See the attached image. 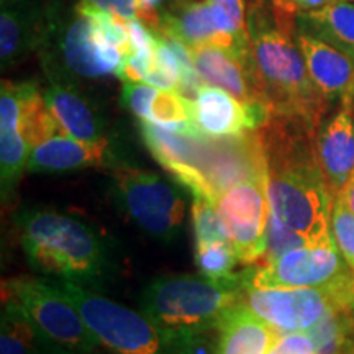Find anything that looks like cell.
<instances>
[{
    "label": "cell",
    "instance_id": "cell-25",
    "mask_svg": "<svg viewBox=\"0 0 354 354\" xmlns=\"http://www.w3.org/2000/svg\"><path fill=\"white\" fill-rule=\"evenodd\" d=\"M30 26L20 10L3 8L0 15V56L3 68L19 61L30 48Z\"/></svg>",
    "mask_w": 354,
    "mask_h": 354
},
{
    "label": "cell",
    "instance_id": "cell-5",
    "mask_svg": "<svg viewBox=\"0 0 354 354\" xmlns=\"http://www.w3.org/2000/svg\"><path fill=\"white\" fill-rule=\"evenodd\" d=\"M55 281L76 305L100 346L112 354H189L196 335L169 333L143 312L113 302L86 286L66 279Z\"/></svg>",
    "mask_w": 354,
    "mask_h": 354
},
{
    "label": "cell",
    "instance_id": "cell-38",
    "mask_svg": "<svg viewBox=\"0 0 354 354\" xmlns=\"http://www.w3.org/2000/svg\"><path fill=\"white\" fill-rule=\"evenodd\" d=\"M343 354H354V328L351 330V333L348 335L346 343H344Z\"/></svg>",
    "mask_w": 354,
    "mask_h": 354
},
{
    "label": "cell",
    "instance_id": "cell-2",
    "mask_svg": "<svg viewBox=\"0 0 354 354\" xmlns=\"http://www.w3.org/2000/svg\"><path fill=\"white\" fill-rule=\"evenodd\" d=\"M246 28L251 69L269 113L318 131L330 102L310 77L295 41L292 13L254 0L248 12Z\"/></svg>",
    "mask_w": 354,
    "mask_h": 354
},
{
    "label": "cell",
    "instance_id": "cell-14",
    "mask_svg": "<svg viewBox=\"0 0 354 354\" xmlns=\"http://www.w3.org/2000/svg\"><path fill=\"white\" fill-rule=\"evenodd\" d=\"M190 56L205 84L223 88L248 104H264L251 69L250 55H240L218 44H202L192 48Z\"/></svg>",
    "mask_w": 354,
    "mask_h": 354
},
{
    "label": "cell",
    "instance_id": "cell-29",
    "mask_svg": "<svg viewBox=\"0 0 354 354\" xmlns=\"http://www.w3.org/2000/svg\"><path fill=\"white\" fill-rule=\"evenodd\" d=\"M192 225L196 243L227 240L216 215L215 203L205 196H192Z\"/></svg>",
    "mask_w": 354,
    "mask_h": 354
},
{
    "label": "cell",
    "instance_id": "cell-15",
    "mask_svg": "<svg viewBox=\"0 0 354 354\" xmlns=\"http://www.w3.org/2000/svg\"><path fill=\"white\" fill-rule=\"evenodd\" d=\"M318 165L331 197H336L354 172V115L351 105H342L315 136Z\"/></svg>",
    "mask_w": 354,
    "mask_h": 354
},
{
    "label": "cell",
    "instance_id": "cell-21",
    "mask_svg": "<svg viewBox=\"0 0 354 354\" xmlns=\"http://www.w3.org/2000/svg\"><path fill=\"white\" fill-rule=\"evenodd\" d=\"M299 28L317 35L354 59V3L336 0L318 10L294 15Z\"/></svg>",
    "mask_w": 354,
    "mask_h": 354
},
{
    "label": "cell",
    "instance_id": "cell-7",
    "mask_svg": "<svg viewBox=\"0 0 354 354\" xmlns=\"http://www.w3.org/2000/svg\"><path fill=\"white\" fill-rule=\"evenodd\" d=\"M246 282L253 289H326L354 305V274L336 245L300 246L271 263L254 264L246 269Z\"/></svg>",
    "mask_w": 354,
    "mask_h": 354
},
{
    "label": "cell",
    "instance_id": "cell-34",
    "mask_svg": "<svg viewBox=\"0 0 354 354\" xmlns=\"http://www.w3.org/2000/svg\"><path fill=\"white\" fill-rule=\"evenodd\" d=\"M82 2L123 21L136 19L141 6L140 0H82Z\"/></svg>",
    "mask_w": 354,
    "mask_h": 354
},
{
    "label": "cell",
    "instance_id": "cell-31",
    "mask_svg": "<svg viewBox=\"0 0 354 354\" xmlns=\"http://www.w3.org/2000/svg\"><path fill=\"white\" fill-rule=\"evenodd\" d=\"M268 354H315V348L307 331H290L279 335Z\"/></svg>",
    "mask_w": 354,
    "mask_h": 354
},
{
    "label": "cell",
    "instance_id": "cell-32",
    "mask_svg": "<svg viewBox=\"0 0 354 354\" xmlns=\"http://www.w3.org/2000/svg\"><path fill=\"white\" fill-rule=\"evenodd\" d=\"M153 66L154 53H131L123 61L117 77H120L123 82H145Z\"/></svg>",
    "mask_w": 354,
    "mask_h": 354
},
{
    "label": "cell",
    "instance_id": "cell-12",
    "mask_svg": "<svg viewBox=\"0 0 354 354\" xmlns=\"http://www.w3.org/2000/svg\"><path fill=\"white\" fill-rule=\"evenodd\" d=\"M295 41L318 91L330 102L351 105L354 100V59L317 35L295 25Z\"/></svg>",
    "mask_w": 354,
    "mask_h": 354
},
{
    "label": "cell",
    "instance_id": "cell-36",
    "mask_svg": "<svg viewBox=\"0 0 354 354\" xmlns=\"http://www.w3.org/2000/svg\"><path fill=\"white\" fill-rule=\"evenodd\" d=\"M140 12H138V19L145 21L149 28L158 30L159 26V15L161 13L156 12V7L161 3V0H140Z\"/></svg>",
    "mask_w": 354,
    "mask_h": 354
},
{
    "label": "cell",
    "instance_id": "cell-8",
    "mask_svg": "<svg viewBox=\"0 0 354 354\" xmlns=\"http://www.w3.org/2000/svg\"><path fill=\"white\" fill-rule=\"evenodd\" d=\"M113 196L120 209L154 240L169 245L180 233L185 201L161 176L130 166L113 167Z\"/></svg>",
    "mask_w": 354,
    "mask_h": 354
},
{
    "label": "cell",
    "instance_id": "cell-11",
    "mask_svg": "<svg viewBox=\"0 0 354 354\" xmlns=\"http://www.w3.org/2000/svg\"><path fill=\"white\" fill-rule=\"evenodd\" d=\"M190 120L209 138L236 136L259 130L271 113L264 104H248L220 87L205 84L190 100Z\"/></svg>",
    "mask_w": 354,
    "mask_h": 354
},
{
    "label": "cell",
    "instance_id": "cell-9",
    "mask_svg": "<svg viewBox=\"0 0 354 354\" xmlns=\"http://www.w3.org/2000/svg\"><path fill=\"white\" fill-rule=\"evenodd\" d=\"M214 203L225 236L236 250L240 263L254 266L266 251V228L271 214L266 177L233 185Z\"/></svg>",
    "mask_w": 354,
    "mask_h": 354
},
{
    "label": "cell",
    "instance_id": "cell-23",
    "mask_svg": "<svg viewBox=\"0 0 354 354\" xmlns=\"http://www.w3.org/2000/svg\"><path fill=\"white\" fill-rule=\"evenodd\" d=\"M21 94V120L20 130L30 148H37L43 141L59 135L61 128L48 109L44 95L38 91L37 84L20 82ZM64 135V133H63Z\"/></svg>",
    "mask_w": 354,
    "mask_h": 354
},
{
    "label": "cell",
    "instance_id": "cell-33",
    "mask_svg": "<svg viewBox=\"0 0 354 354\" xmlns=\"http://www.w3.org/2000/svg\"><path fill=\"white\" fill-rule=\"evenodd\" d=\"M128 38H130L131 53H154L158 41L156 30L149 28L143 20L130 19L125 21Z\"/></svg>",
    "mask_w": 354,
    "mask_h": 354
},
{
    "label": "cell",
    "instance_id": "cell-10",
    "mask_svg": "<svg viewBox=\"0 0 354 354\" xmlns=\"http://www.w3.org/2000/svg\"><path fill=\"white\" fill-rule=\"evenodd\" d=\"M241 304L279 333L307 331L333 304L353 305L326 289H312V287L253 289L248 284L243 290Z\"/></svg>",
    "mask_w": 354,
    "mask_h": 354
},
{
    "label": "cell",
    "instance_id": "cell-39",
    "mask_svg": "<svg viewBox=\"0 0 354 354\" xmlns=\"http://www.w3.org/2000/svg\"><path fill=\"white\" fill-rule=\"evenodd\" d=\"M348 2H353L354 3V0H348Z\"/></svg>",
    "mask_w": 354,
    "mask_h": 354
},
{
    "label": "cell",
    "instance_id": "cell-19",
    "mask_svg": "<svg viewBox=\"0 0 354 354\" xmlns=\"http://www.w3.org/2000/svg\"><path fill=\"white\" fill-rule=\"evenodd\" d=\"M43 95L48 109L64 135L87 143L109 140L100 115L92 107L91 102L73 86L61 81H51Z\"/></svg>",
    "mask_w": 354,
    "mask_h": 354
},
{
    "label": "cell",
    "instance_id": "cell-6",
    "mask_svg": "<svg viewBox=\"0 0 354 354\" xmlns=\"http://www.w3.org/2000/svg\"><path fill=\"white\" fill-rule=\"evenodd\" d=\"M2 299H12L20 305L55 354H95L100 346L76 305L55 279H6Z\"/></svg>",
    "mask_w": 354,
    "mask_h": 354
},
{
    "label": "cell",
    "instance_id": "cell-16",
    "mask_svg": "<svg viewBox=\"0 0 354 354\" xmlns=\"http://www.w3.org/2000/svg\"><path fill=\"white\" fill-rule=\"evenodd\" d=\"M20 120V84L3 81L0 94V185L3 201L10 198L28 166L32 153V148L21 135Z\"/></svg>",
    "mask_w": 354,
    "mask_h": 354
},
{
    "label": "cell",
    "instance_id": "cell-1",
    "mask_svg": "<svg viewBox=\"0 0 354 354\" xmlns=\"http://www.w3.org/2000/svg\"><path fill=\"white\" fill-rule=\"evenodd\" d=\"M266 158V190L271 214L302 234L310 246L335 245L331 197L315 151L317 131L274 117L259 128Z\"/></svg>",
    "mask_w": 354,
    "mask_h": 354
},
{
    "label": "cell",
    "instance_id": "cell-26",
    "mask_svg": "<svg viewBox=\"0 0 354 354\" xmlns=\"http://www.w3.org/2000/svg\"><path fill=\"white\" fill-rule=\"evenodd\" d=\"M216 28L234 39L241 48H248V28L245 0H209Z\"/></svg>",
    "mask_w": 354,
    "mask_h": 354
},
{
    "label": "cell",
    "instance_id": "cell-24",
    "mask_svg": "<svg viewBox=\"0 0 354 354\" xmlns=\"http://www.w3.org/2000/svg\"><path fill=\"white\" fill-rule=\"evenodd\" d=\"M196 266L198 274L209 279H225L233 276L240 263L236 250L228 240L196 243Z\"/></svg>",
    "mask_w": 354,
    "mask_h": 354
},
{
    "label": "cell",
    "instance_id": "cell-13",
    "mask_svg": "<svg viewBox=\"0 0 354 354\" xmlns=\"http://www.w3.org/2000/svg\"><path fill=\"white\" fill-rule=\"evenodd\" d=\"M61 57L68 71L79 77L95 79L115 74L122 69L127 55L95 33L86 13L77 17L66 30L61 41Z\"/></svg>",
    "mask_w": 354,
    "mask_h": 354
},
{
    "label": "cell",
    "instance_id": "cell-27",
    "mask_svg": "<svg viewBox=\"0 0 354 354\" xmlns=\"http://www.w3.org/2000/svg\"><path fill=\"white\" fill-rule=\"evenodd\" d=\"M331 236L354 274V214L338 196L333 197L331 203Z\"/></svg>",
    "mask_w": 354,
    "mask_h": 354
},
{
    "label": "cell",
    "instance_id": "cell-17",
    "mask_svg": "<svg viewBox=\"0 0 354 354\" xmlns=\"http://www.w3.org/2000/svg\"><path fill=\"white\" fill-rule=\"evenodd\" d=\"M113 161L110 140L87 143L59 133L32 149L26 169L41 174H66L87 167L113 166Z\"/></svg>",
    "mask_w": 354,
    "mask_h": 354
},
{
    "label": "cell",
    "instance_id": "cell-3",
    "mask_svg": "<svg viewBox=\"0 0 354 354\" xmlns=\"http://www.w3.org/2000/svg\"><path fill=\"white\" fill-rule=\"evenodd\" d=\"M25 258L35 271L82 286H99L112 272L107 238L76 215L28 207L13 218Z\"/></svg>",
    "mask_w": 354,
    "mask_h": 354
},
{
    "label": "cell",
    "instance_id": "cell-4",
    "mask_svg": "<svg viewBox=\"0 0 354 354\" xmlns=\"http://www.w3.org/2000/svg\"><path fill=\"white\" fill-rule=\"evenodd\" d=\"M246 284V271L225 279L162 276L141 292L140 310L169 333H207L218 330L221 320L240 307Z\"/></svg>",
    "mask_w": 354,
    "mask_h": 354
},
{
    "label": "cell",
    "instance_id": "cell-22",
    "mask_svg": "<svg viewBox=\"0 0 354 354\" xmlns=\"http://www.w3.org/2000/svg\"><path fill=\"white\" fill-rule=\"evenodd\" d=\"M0 354H55L12 299H2Z\"/></svg>",
    "mask_w": 354,
    "mask_h": 354
},
{
    "label": "cell",
    "instance_id": "cell-30",
    "mask_svg": "<svg viewBox=\"0 0 354 354\" xmlns=\"http://www.w3.org/2000/svg\"><path fill=\"white\" fill-rule=\"evenodd\" d=\"M159 88L146 82H125L122 88L123 107L138 118L140 122H149L151 104Z\"/></svg>",
    "mask_w": 354,
    "mask_h": 354
},
{
    "label": "cell",
    "instance_id": "cell-18",
    "mask_svg": "<svg viewBox=\"0 0 354 354\" xmlns=\"http://www.w3.org/2000/svg\"><path fill=\"white\" fill-rule=\"evenodd\" d=\"M156 32L177 39L189 50L202 46V44H218V46L238 51L240 55H250V46L241 48L234 39L220 33L215 25L209 0L183 3L174 10L161 13Z\"/></svg>",
    "mask_w": 354,
    "mask_h": 354
},
{
    "label": "cell",
    "instance_id": "cell-20",
    "mask_svg": "<svg viewBox=\"0 0 354 354\" xmlns=\"http://www.w3.org/2000/svg\"><path fill=\"white\" fill-rule=\"evenodd\" d=\"M279 335L241 304L220 323L216 354H268Z\"/></svg>",
    "mask_w": 354,
    "mask_h": 354
},
{
    "label": "cell",
    "instance_id": "cell-28",
    "mask_svg": "<svg viewBox=\"0 0 354 354\" xmlns=\"http://www.w3.org/2000/svg\"><path fill=\"white\" fill-rule=\"evenodd\" d=\"M300 246H310L302 234L295 230L287 227L284 221H281L274 214H269L268 228H266V251L256 264L271 263L279 256L286 254L287 251L295 250Z\"/></svg>",
    "mask_w": 354,
    "mask_h": 354
},
{
    "label": "cell",
    "instance_id": "cell-35",
    "mask_svg": "<svg viewBox=\"0 0 354 354\" xmlns=\"http://www.w3.org/2000/svg\"><path fill=\"white\" fill-rule=\"evenodd\" d=\"M333 2H336V0H272L274 6L287 13H292V15L318 10V8L330 6Z\"/></svg>",
    "mask_w": 354,
    "mask_h": 354
},
{
    "label": "cell",
    "instance_id": "cell-37",
    "mask_svg": "<svg viewBox=\"0 0 354 354\" xmlns=\"http://www.w3.org/2000/svg\"><path fill=\"white\" fill-rule=\"evenodd\" d=\"M338 197L346 203L348 209L354 214V172L351 174V177L348 179V183L344 184V187L339 190Z\"/></svg>",
    "mask_w": 354,
    "mask_h": 354
}]
</instances>
